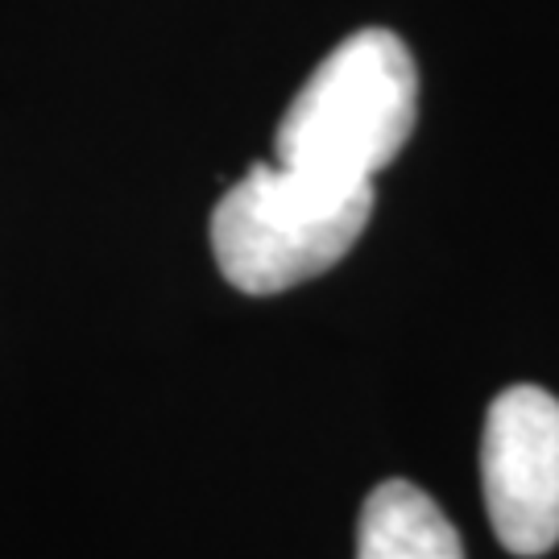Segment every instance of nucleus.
I'll use <instances>...</instances> for the list:
<instances>
[{
	"label": "nucleus",
	"instance_id": "obj_3",
	"mask_svg": "<svg viewBox=\"0 0 559 559\" xmlns=\"http://www.w3.org/2000/svg\"><path fill=\"white\" fill-rule=\"evenodd\" d=\"M480 485L506 551L543 556L559 543V399L510 385L480 436Z\"/></svg>",
	"mask_w": 559,
	"mask_h": 559
},
{
	"label": "nucleus",
	"instance_id": "obj_2",
	"mask_svg": "<svg viewBox=\"0 0 559 559\" xmlns=\"http://www.w3.org/2000/svg\"><path fill=\"white\" fill-rule=\"evenodd\" d=\"M373 182L340 187L258 162L212 212V253L245 295H278L320 278L360 240Z\"/></svg>",
	"mask_w": 559,
	"mask_h": 559
},
{
	"label": "nucleus",
	"instance_id": "obj_1",
	"mask_svg": "<svg viewBox=\"0 0 559 559\" xmlns=\"http://www.w3.org/2000/svg\"><path fill=\"white\" fill-rule=\"evenodd\" d=\"M419 120V67L394 29H357L307 75L278 120V166L340 187L373 182Z\"/></svg>",
	"mask_w": 559,
	"mask_h": 559
},
{
	"label": "nucleus",
	"instance_id": "obj_4",
	"mask_svg": "<svg viewBox=\"0 0 559 559\" xmlns=\"http://www.w3.org/2000/svg\"><path fill=\"white\" fill-rule=\"evenodd\" d=\"M357 559H464V547L419 485L385 480L360 510Z\"/></svg>",
	"mask_w": 559,
	"mask_h": 559
}]
</instances>
